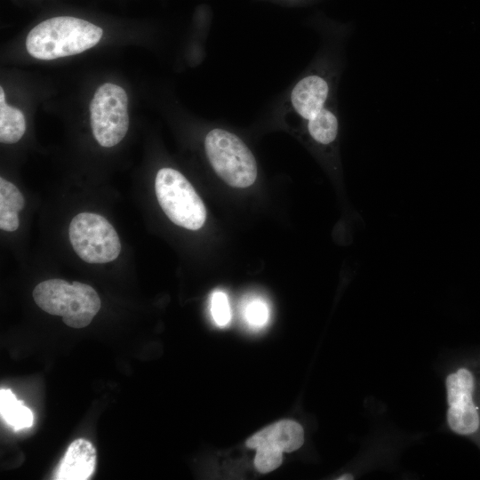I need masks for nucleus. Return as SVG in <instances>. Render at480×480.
<instances>
[{"instance_id":"f257e3e1","label":"nucleus","mask_w":480,"mask_h":480,"mask_svg":"<svg viewBox=\"0 0 480 480\" xmlns=\"http://www.w3.org/2000/svg\"><path fill=\"white\" fill-rule=\"evenodd\" d=\"M468 362H439L445 394L444 427L454 435L480 439V374Z\"/></svg>"},{"instance_id":"f03ea898","label":"nucleus","mask_w":480,"mask_h":480,"mask_svg":"<svg viewBox=\"0 0 480 480\" xmlns=\"http://www.w3.org/2000/svg\"><path fill=\"white\" fill-rule=\"evenodd\" d=\"M101 28L79 18L53 17L33 28L26 39L28 52L44 60L81 53L100 40Z\"/></svg>"},{"instance_id":"7ed1b4c3","label":"nucleus","mask_w":480,"mask_h":480,"mask_svg":"<svg viewBox=\"0 0 480 480\" xmlns=\"http://www.w3.org/2000/svg\"><path fill=\"white\" fill-rule=\"evenodd\" d=\"M32 295L41 309L61 316L64 324L73 328L89 325L101 306L97 292L80 282L45 280L35 287Z\"/></svg>"},{"instance_id":"20e7f679","label":"nucleus","mask_w":480,"mask_h":480,"mask_svg":"<svg viewBox=\"0 0 480 480\" xmlns=\"http://www.w3.org/2000/svg\"><path fill=\"white\" fill-rule=\"evenodd\" d=\"M204 149L215 172L229 186L244 188L256 180V160L236 134L220 128L212 129L205 136Z\"/></svg>"},{"instance_id":"39448f33","label":"nucleus","mask_w":480,"mask_h":480,"mask_svg":"<svg viewBox=\"0 0 480 480\" xmlns=\"http://www.w3.org/2000/svg\"><path fill=\"white\" fill-rule=\"evenodd\" d=\"M155 192L161 208L174 224L190 230L204 226L205 206L191 183L179 171L160 169L155 180Z\"/></svg>"},{"instance_id":"423d86ee","label":"nucleus","mask_w":480,"mask_h":480,"mask_svg":"<svg viewBox=\"0 0 480 480\" xmlns=\"http://www.w3.org/2000/svg\"><path fill=\"white\" fill-rule=\"evenodd\" d=\"M68 236L76 253L85 262L108 263L121 252V243L114 227L103 216L93 212L76 215L68 228Z\"/></svg>"},{"instance_id":"0eeeda50","label":"nucleus","mask_w":480,"mask_h":480,"mask_svg":"<svg viewBox=\"0 0 480 480\" xmlns=\"http://www.w3.org/2000/svg\"><path fill=\"white\" fill-rule=\"evenodd\" d=\"M128 96L121 86L105 83L95 92L90 103L93 136L105 148L118 144L129 128Z\"/></svg>"},{"instance_id":"6e6552de","label":"nucleus","mask_w":480,"mask_h":480,"mask_svg":"<svg viewBox=\"0 0 480 480\" xmlns=\"http://www.w3.org/2000/svg\"><path fill=\"white\" fill-rule=\"evenodd\" d=\"M330 84L318 74L308 75L300 79L291 92V104L295 112L306 121L316 116L326 107Z\"/></svg>"},{"instance_id":"1a4fd4ad","label":"nucleus","mask_w":480,"mask_h":480,"mask_svg":"<svg viewBox=\"0 0 480 480\" xmlns=\"http://www.w3.org/2000/svg\"><path fill=\"white\" fill-rule=\"evenodd\" d=\"M303 427L292 420H283L262 428L250 438L245 444L255 449L260 444H268L281 449L284 452H292L304 444Z\"/></svg>"},{"instance_id":"9d476101","label":"nucleus","mask_w":480,"mask_h":480,"mask_svg":"<svg viewBox=\"0 0 480 480\" xmlns=\"http://www.w3.org/2000/svg\"><path fill=\"white\" fill-rule=\"evenodd\" d=\"M95 464L96 450L92 444L85 439H76L68 448L58 468L56 479H89L94 470Z\"/></svg>"},{"instance_id":"9b49d317","label":"nucleus","mask_w":480,"mask_h":480,"mask_svg":"<svg viewBox=\"0 0 480 480\" xmlns=\"http://www.w3.org/2000/svg\"><path fill=\"white\" fill-rule=\"evenodd\" d=\"M25 205V201L20 191L15 185L0 178V228L12 232L18 229L19 212Z\"/></svg>"},{"instance_id":"f8f14e48","label":"nucleus","mask_w":480,"mask_h":480,"mask_svg":"<svg viewBox=\"0 0 480 480\" xmlns=\"http://www.w3.org/2000/svg\"><path fill=\"white\" fill-rule=\"evenodd\" d=\"M0 412L2 418L15 430L33 424L32 412L10 389L0 390Z\"/></svg>"},{"instance_id":"ddd939ff","label":"nucleus","mask_w":480,"mask_h":480,"mask_svg":"<svg viewBox=\"0 0 480 480\" xmlns=\"http://www.w3.org/2000/svg\"><path fill=\"white\" fill-rule=\"evenodd\" d=\"M26 131V121L23 113L0 101V141L5 144L18 142Z\"/></svg>"},{"instance_id":"4468645a","label":"nucleus","mask_w":480,"mask_h":480,"mask_svg":"<svg viewBox=\"0 0 480 480\" xmlns=\"http://www.w3.org/2000/svg\"><path fill=\"white\" fill-rule=\"evenodd\" d=\"M307 122L308 131L316 142L327 145L336 139L339 129L338 118L334 112L327 107Z\"/></svg>"},{"instance_id":"2eb2a0df","label":"nucleus","mask_w":480,"mask_h":480,"mask_svg":"<svg viewBox=\"0 0 480 480\" xmlns=\"http://www.w3.org/2000/svg\"><path fill=\"white\" fill-rule=\"evenodd\" d=\"M254 466L263 474L276 469L283 461V451L268 444H260L256 448Z\"/></svg>"},{"instance_id":"dca6fc26","label":"nucleus","mask_w":480,"mask_h":480,"mask_svg":"<svg viewBox=\"0 0 480 480\" xmlns=\"http://www.w3.org/2000/svg\"><path fill=\"white\" fill-rule=\"evenodd\" d=\"M244 315L250 325L261 327L265 325L268 320L269 309L265 301L256 298L245 304Z\"/></svg>"},{"instance_id":"f3484780","label":"nucleus","mask_w":480,"mask_h":480,"mask_svg":"<svg viewBox=\"0 0 480 480\" xmlns=\"http://www.w3.org/2000/svg\"><path fill=\"white\" fill-rule=\"evenodd\" d=\"M211 313L217 325L226 326L231 318L228 296L221 291H216L211 298Z\"/></svg>"}]
</instances>
